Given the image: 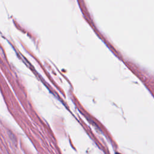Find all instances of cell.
Returning <instances> with one entry per match:
<instances>
[{
	"mask_svg": "<svg viewBox=\"0 0 154 154\" xmlns=\"http://www.w3.org/2000/svg\"><path fill=\"white\" fill-rule=\"evenodd\" d=\"M117 154H120V153H117Z\"/></svg>",
	"mask_w": 154,
	"mask_h": 154,
	"instance_id": "obj_1",
	"label": "cell"
}]
</instances>
